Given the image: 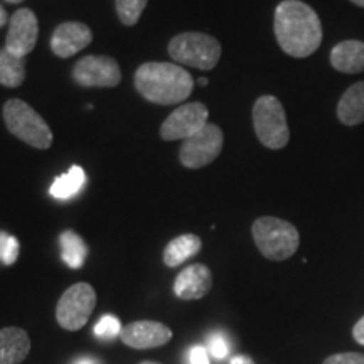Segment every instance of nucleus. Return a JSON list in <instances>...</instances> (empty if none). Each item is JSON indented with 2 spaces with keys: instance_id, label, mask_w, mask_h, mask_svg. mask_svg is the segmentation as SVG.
I'll return each instance as SVG.
<instances>
[{
  "instance_id": "cd10ccee",
  "label": "nucleus",
  "mask_w": 364,
  "mask_h": 364,
  "mask_svg": "<svg viewBox=\"0 0 364 364\" xmlns=\"http://www.w3.org/2000/svg\"><path fill=\"white\" fill-rule=\"evenodd\" d=\"M353 336H354V339H356L358 344L364 346V317H361L356 322V326H354V329H353Z\"/></svg>"
},
{
  "instance_id": "ddd939ff",
  "label": "nucleus",
  "mask_w": 364,
  "mask_h": 364,
  "mask_svg": "<svg viewBox=\"0 0 364 364\" xmlns=\"http://www.w3.org/2000/svg\"><path fill=\"white\" fill-rule=\"evenodd\" d=\"M93 41V33L83 22H63L54 29L51 49L58 58L68 59L83 51Z\"/></svg>"
},
{
  "instance_id": "4468645a",
  "label": "nucleus",
  "mask_w": 364,
  "mask_h": 364,
  "mask_svg": "<svg viewBox=\"0 0 364 364\" xmlns=\"http://www.w3.org/2000/svg\"><path fill=\"white\" fill-rule=\"evenodd\" d=\"M211 287V270L203 263H194L177 275L174 282V294L182 300H199L206 297Z\"/></svg>"
},
{
  "instance_id": "7c9ffc66",
  "label": "nucleus",
  "mask_w": 364,
  "mask_h": 364,
  "mask_svg": "<svg viewBox=\"0 0 364 364\" xmlns=\"http://www.w3.org/2000/svg\"><path fill=\"white\" fill-rule=\"evenodd\" d=\"M9 21H11V19H9V16H7V11H6V9L2 7V4H0V29H2V27L6 26Z\"/></svg>"
},
{
  "instance_id": "dca6fc26",
  "label": "nucleus",
  "mask_w": 364,
  "mask_h": 364,
  "mask_svg": "<svg viewBox=\"0 0 364 364\" xmlns=\"http://www.w3.org/2000/svg\"><path fill=\"white\" fill-rule=\"evenodd\" d=\"M31 339L24 329L4 327L0 329V364H21L29 356Z\"/></svg>"
},
{
  "instance_id": "412c9836",
  "label": "nucleus",
  "mask_w": 364,
  "mask_h": 364,
  "mask_svg": "<svg viewBox=\"0 0 364 364\" xmlns=\"http://www.w3.org/2000/svg\"><path fill=\"white\" fill-rule=\"evenodd\" d=\"M86 182V174L85 171L81 169L80 166H73L66 174L59 176L54 179L51 184V189L49 193L54 199H59V201H68L73 196H76L81 191V188Z\"/></svg>"
},
{
  "instance_id": "a211bd4d",
  "label": "nucleus",
  "mask_w": 364,
  "mask_h": 364,
  "mask_svg": "<svg viewBox=\"0 0 364 364\" xmlns=\"http://www.w3.org/2000/svg\"><path fill=\"white\" fill-rule=\"evenodd\" d=\"M201 247L203 243L199 236L196 235L177 236V238L169 241V245H167L166 250H164V263L171 268L179 267L186 260H189L191 257L198 255Z\"/></svg>"
},
{
  "instance_id": "6ab92c4d",
  "label": "nucleus",
  "mask_w": 364,
  "mask_h": 364,
  "mask_svg": "<svg viewBox=\"0 0 364 364\" xmlns=\"http://www.w3.org/2000/svg\"><path fill=\"white\" fill-rule=\"evenodd\" d=\"M26 81V58L0 49V86L19 88Z\"/></svg>"
},
{
  "instance_id": "39448f33",
  "label": "nucleus",
  "mask_w": 364,
  "mask_h": 364,
  "mask_svg": "<svg viewBox=\"0 0 364 364\" xmlns=\"http://www.w3.org/2000/svg\"><path fill=\"white\" fill-rule=\"evenodd\" d=\"M169 54L176 63L209 71L220 63L221 44L209 34L182 33L169 43Z\"/></svg>"
},
{
  "instance_id": "473e14b6",
  "label": "nucleus",
  "mask_w": 364,
  "mask_h": 364,
  "mask_svg": "<svg viewBox=\"0 0 364 364\" xmlns=\"http://www.w3.org/2000/svg\"><path fill=\"white\" fill-rule=\"evenodd\" d=\"M4 2L14 4V6H17V4H22V2H24V0H4Z\"/></svg>"
},
{
  "instance_id": "f3484780",
  "label": "nucleus",
  "mask_w": 364,
  "mask_h": 364,
  "mask_svg": "<svg viewBox=\"0 0 364 364\" xmlns=\"http://www.w3.org/2000/svg\"><path fill=\"white\" fill-rule=\"evenodd\" d=\"M341 124L354 127L364 122V81H358L344 91L338 103Z\"/></svg>"
},
{
  "instance_id": "f257e3e1",
  "label": "nucleus",
  "mask_w": 364,
  "mask_h": 364,
  "mask_svg": "<svg viewBox=\"0 0 364 364\" xmlns=\"http://www.w3.org/2000/svg\"><path fill=\"white\" fill-rule=\"evenodd\" d=\"M277 43L292 58H309L322 43V24L317 12L300 0H284L273 19Z\"/></svg>"
},
{
  "instance_id": "c756f323",
  "label": "nucleus",
  "mask_w": 364,
  "mask_h": 364,
  "mask_svg": "<svg viewBox=\"0 0 364 364\" xmlns=\"http://www.w3.org/2000/svg\"><path fill=\"white\" fill-rule=\"evenodd\" d=\"M73 364H100V363L97 361V359L91 358V356H81L78 359H75V361H73Z\"/></svg>"
},
{
  "instance_id": "20e7f679",
  "label": "nucleus",
  "mask_w": 364,
  "mask_h": 364,
  "mask_svg": "<svg viewBox=\"0 0 364 364\" xmlns=\"http://www.w3.org/2000/svg\"><path fill=\"white\" fill-rule=\"evenodd\" d=\"M2 115L7 130L24 144L39 150H46L53 145V132L49 125L24 100H7L4 103Z\"/></svg>"
},
{
  "instance_id": "2eb2a0df",
  "label": "nucleus",
  "mask_w": 364,
  "mask_h": 364,
  "mask_svg": "<svg viewBox=\"0 0 364 364\" xmlns=\"http://www.w3.org/2000/svg\"><path fill=\"white\" fill-rule=\"evenodd\" d=\"M331 65L344 75H358L364 71V43L348 39L336 44L331 51Z\"/></svg>"
},
{
  "instance_id": "f704fd0d",
  "label": "nucleus",
  "mask_w": 364,
  "mask_h": 364,
  "mask_svg": "<svg viewBox=\"0 0 364 364\" xmlns=\"http://www.w3.org/2000/svg\"><path fill=\"white\" fill-rule=\"evenodd\" d=\"M140 364H161V363H154V361H144V363H140Z\"/></svg>"
},
{
  "instance_id": "c85d7f7f",
  "label": "nucleus",
  "mask_w": 364,
  "mask_h": 364,
  "mask_svg": "<svg viewBox=\"0 0 364 364\" xmlns=\"http://www.w3.org/2000/svg\"><path fill=\"white\" fill-rule=\"evenodd\" d=\"M230 364H255V363H253V359H252V358L243 356V354H240V356L231 358Z\"/></svg>"
},
{
  "instance_id": "1a4fd4ad",
  "label": "nucleus",
  "mask_w": 364,
  "mask_h": 364,
  "mask_svg": "<svg viewBox=\"0 0 364 364\" xmlns=\"http://www.w3.org/2000/svg\"><path fill=\"white\" fill-rule=\"evenodd\" d=\"M73 80L81 88H115L122 81V71L110 56H85L73 68Z\"/></svg>"
},
{
  "instance_id": "6e6552de",
  "label": "nucleus",
  "mask_w": 364,
  "mask_h": 364,
  "mask_svg": "<svg viewBox=\"0 0 364 364\" xmlns=\"http://www.w3.org/2000/svg\"><path fill=\"white\" fill-rule=\"evenodd\" d=\"M223 145H225L223 130L215 124H208L198 134L182 140L179 161L188 169H201L220 157Z\"/></svg>"
},
{
  "instance_id": "9b49d317",
  "label": "nucleus",
  "mask_w": 364,
  "mask_h": 364,
  "mask_svg": "<svg viewBox=\"0 0 364 364\" xmlns=\"http://www.w3.org/2000/svg\"><path fill=\"white\" fill-rule=\"evenodd\" d=\"M39 22L31 9H17L9 21V31L6 36V49L16 56L26 58L33 53L38 43Z\"/></svg>"
},
{
  "instance_id": "393cba45",
  "label": "nucleus",
  "mask_w": 364,
  "mask_h": 364,
  "mask_svg": "<svg viewBox=\"0 0 364 364\" xmlns=\"http://www.w3.org/2000/svg\"><path fill=\"white\" fill-rule=\"evenodd\" d=\"M206 349L213 358L218 359V361H221V359H226L231 353L230 341H228L226 334H223V332H213V334H209Z\"/></svg>"
},
{
  "instance_id": "9d476101",
  "label": "nucleus",
  "mask_w": 364,
  "mask_h": 364,
  "mask_svg": "<svg viewBox=\"0 0 364 364\" xmlns=\"http://www.w3.org/2000/svg\"><path fill=\"white\" fill-rule=\"evenodd\" d=\"M209 110L201 102L184 103L177 107L161 125V136L167 142L172 140H186L199 130L204 129L209 122Z\"/></svg>"
},
{
  "instance_id": "72a5a7b5",
  "label": "nucleus",
  "mask_w": 364,
  "mask_h": 364,
  "mask_svg": "<svg viewBox=\"0 0 364 364\" xmlns=\"http://www.w3.org/2000/svg\"><path fill=\"white\" fill-rule=\"evenodd\" d=\"M198 83H199V85H201V86H208V83H209V81H208L206 78H199V81H198Z\"/></svg>"
},
{
  "instance_id": "aec40b11",
  "label": "nucleus",
  "mask_w": 364,
  "mask_h": 364,
  "mask_svg": "<svg viewBox=\"0 0 364 364\" xmlns=\"http://www.w3.org/2000/svg\"><path fill=\"white\" fill-rule=\"evenodd\" d=\"M59 245H61V258L68 267L78 270L85 265L86 257H88V247L78 233L71 230L65 231L59 236Z\"/></svg>"
},
{
  "instance_id": "a878e982",
  "label": "nucleus",
  "mask_w": 364,
  "mask_h": 364,
  "mask_svg": "<svg viewBox=\"0 0 364 364\" xmlns=\"http://www.w3.org/2000/svg\"><path fill=\"white\" fill-rule=\"evenodd\" d=\"M324 364H364V354L359 353H341L327 358Z\"/></svg>"
},
{
  "instance_id": "423d86ee",
  "label": "nucleus",
  "mask_w": 364,
  "mask_h": 364,
  "mask_svg": "<svg viewBox=\"0 0 364 364\" xmlns=\"http://www.w3.org/2000/svg\"><path fill=\"white\" fill-rule=\"evenodd\" d=\"M253 125L258 140L267 149H284L290 140L284 105L272 95H263L253 105Z\"/></svg>"
},
{
  "instance_id": "f03ea898",
  "label": "nucleus",
  "mask_w": 364,
  "mask_h": 364,
  "mask_svg": "<svg viewBox=\"0 0 364 364\" xmlns=\"http://www.w3.org/2000/svg\"><path fill=\"white\" fill-rule=\"evenodd\" d=\"M135 88L150 103L176 105L193 93L194 80L174 63H144L135 71Z\"/></svg>"
},
{
  "instance_id": "bb28decb",
  "label": "nucleus",
  "mask_w": 364,
  "mask_h": 364,
  "mask_svg": "<svg viewBox=\"0 0 364 364\" xmlns=\"http://www.w3.org/2000/svg\"><path fill=\"white\" fill-rule=\"evenodd\" d=\"M188 364H209V353L204 346H193L188 353Z\"/></svg>"
},
{
  "instance_id": "f8f14e48",
  "label": "nucleus",
  "mask_w": 364,
  "mask_h": 364,
  "mask_svg": "<svg viewBox=\"0 0 364 364\" xmlns=\"http://www.w3.org/2000/svg\"><path fill=\"white\" fill-rule=\"evenodd\" d=\"M120 339L132 349H152L169 343L172 331L157 321H135L122 329Z\"/></svg>"
},
{
  "instance_id": "4be33fe9",
  "label": "nucleus",
  "mask_w": 364,
  "mask_h": 364,
  "mask_svg": "<svg viewBox=\"0 0 364 364\" xmlns=\"http://www.w3.org/2000/svg\"><path fill=\"white\" fill-rule=\"evenodd\" d=\"M118 19L127 27L135 26L147 7V0H115Z\"/></svg>"
},
{
  "instance_id": "5701e85b",
  "label": "nucleus",
  "mask_w": 364,
  "mask_h": 364,
  "mask_svg": "<svg viewBox=\"0 0 364 364\" xmlns=\"http://www.w3.org/2000/svg\"><path fill=\"white\" fill-rule=\"evenodd\" d=\"M21 245L17 241L16 236L6 233V231H0V263L4 265H14L19 258Z\"/></svg>"
},
{
  "instance_id": "2f4dec72",
  "label": "nucleus",
  "mask_w": 364,
  "mask_h": 364,
  "mask_svg": "<svg viewBox=\"0 0 364 364\" xmlns=\"http://www.w3.org/2000/svg\"><path fill=\"white\" fill-rule=\"evenodd\" d=\"M351 2L354 4V6H358V7H363V9H364V0H351Z\"/></svg>"
},
{
  "instance_id": "b1692460",
  "label": "nucleus",
  "mask_w": 364,
  "mask_h": 364,
  "mask_svg": "<svg viewBox=\"0 0 364 364\" xmlns=\"http://www.w3.org/2000/svg\"><path fill=\"white\" fill-rule=\"evenodd\" d=\"M124 327L120 324V318L112 316V314H107L95 324V336L100 339H113L117 336H120V332Z\"/></svg>"
},
{
  "instance_id": "0eeeda50",
  "label": "nucleus",
  "mask_w": 364,
  "mask_h": 364,
  "mask_svg": "<svg viewBox=\"0 0 364 364\" xmlns=\"http://www.w3.org/2000/svg\"><path fill=\"white\" fill-rule=\"evenodd\" d=\"M97 306V292L90 284L71 285L59 299L56 307L58 324L66 331H80Z\"/></svg>"
},
{
  "instance_id": "7ed1b4c3",
  "label": "nucleus",
  "mask_w": 364,
  "mask_h": 364,
  "mask_svg": "<svg viewBox=\"0 0 364 364\" xmlns=\"http://www.w3.org/2000/svg\"><path fill=\"white\" fill-rule=\"evenodd\" d=\"M253 240L263 257L273 262H284L299 250L300 236L292 223L280 218H258L252 226Z\"/></svg>"
}]
</instances>
